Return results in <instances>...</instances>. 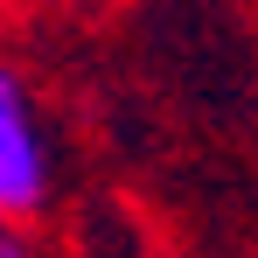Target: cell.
Instances as JSON below:
<instances>
[{
	"label": "cell",
	"mask_w": 258,
	"mask_h": 258,
	"mask_svg": "<svg viewBox=\"0 0 258 258\" xmlns=\"http://www.w3.org/2000/svg\"><path fill=\"white\" fill-rule=\"evenodd\" d=\"M0 258H35V244L14 230V216H0Z\"/></svg>",
	"instance_id": "7a4b0ae2"
},
{
	"label": "cell",
	"mask_w": 258,
	"mask_h": 258,
	"mask_svg": "<svg viewBox=\"0 0 258 258\" xmlns=\"http://www.w3.org/2000/svg\"><path fill=\"white\" fill-rule=\"evenodd\" d=\"M49 140H42V119L28 105V91L14 70H0V210L7 216H35L49 203Z\"/></svg>",
	"instance_id": "6da1fadb"
},
{
	"label": "cell",
	"mask_w": 258,
	"mask_h": 258,
	"mask_svg": "<svg viewBox=\"0 0 258 258\" xmlns=\"http://www.w3.org/2000/svg\"><path fill=\"white\" fill-rule=\"evenodd\" d=\"M0 216H7V210H0Z\"/></svg>",
	"instance_id": "3957f363"
}]
</instances>
